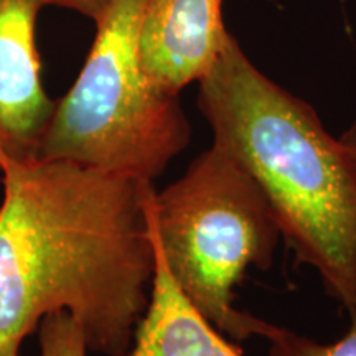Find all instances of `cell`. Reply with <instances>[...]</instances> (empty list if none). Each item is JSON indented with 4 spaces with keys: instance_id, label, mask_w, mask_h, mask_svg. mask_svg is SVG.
Here are the masks:
<instances>
[{
    "instance_id": "cell-1",
    "label": "cell",
    "mask_w": 356,
    "mask_h": 356,
    "mask_svg": "<svg viewBox=\"0 0 356 356\" xmlns=\"http://www.w3.org/2000/svg\"><path fill=\"white\" fill-rule=\"evenodd\" d=\"M0 356L55 312L88 348L126 356L150 302L152 181L68 162L0 155Z\"/></svg>"
},
{
    "instance_id": "cell-2",
    "label": "cell",
    "mask_w": 356,
    "mask_h": 356,
    "mask_svg": "<svg viewBox=\"0 0 356 356\" xmlns=\"http://www.w3.org/2000/svg\"><path fill=\"white\" fill-rule=\"evenodd\" d=\"M213 144L241 162L274 208L297 261L356 310V168L312 106L262 74L231 35L200 79Z\"/></svg>"
},
{
    "instance_id": "cell-3",
    "label": "cell",
    "mask_w": 356,
    "mask_h": 356,
    "mask_svg": "<svg viewBox=\"0 0 356 356\" xmlns=\"http://www.w3.org/2000/svg\"><path fill=\"white\" fill-rule=\"evenodd\" d=\"M168 274L186 302L222 335L266 338L274 323L238 310L234 287L249 267L273 266L282 231L256 178L213 144L185 175L149 200Z\"/></svg>"
},
{
    "instance_id": "cell-4",
    "label": "cell",
    "mask_w": 356,
    "mask_h": 356,
    "mask_svg": "<svg viewBox=\"0 0 356 356\" xmlns=\"http://www.w3.org/2000/svg\"><path fill=\"white\" fill-rule=\"evenodd\" d=\"M145 0H113L96 22L81 73L56 101L40 157L154 181L186 149L190 124L178 96L147 79L137 55Z\"/></svg>"
},
{
    "instance_id": "cell-5",
    "label": "cell",
    "mask_w": 356,
    "mask_h": 356,
    "mask_svg": "<svg viewBox=\"0 0 356 356\" xmlns=\"http://www.w3.org/2000/svg\"><path fill=\"white\" fill-rule=\"evenodd\" d=\"M229 37L221 0H145L137 29L140 68L155 88L178 96L213 68Z\"/></svg>"
},
{
    "instance_id": "cell-6",
    "label": "cell",
    "mask_w": 356,
    "mask_h": 356,
    "mask_svg": "<svg viewBox=\"0 0 356 356\" xmlns=\"http://www.w3.org/2000/svg\"><path fill=\"white\" fill-rule=\"evenodd\" d=\"M44 0H0V155L40 157L55 111L42 81L37 20Z\"/></svg>"
},
{
    "instance_id": "cell-7",
    "label": "cell",
    "mask_w": 356,
    "mask_h": 356,
    "mask_svg": "<svg viewBox=\"0 0 356 356\" xmlns=\"http://www.w3.org/2000/svg\"><path fill=\"white\" fill-rule=\"evenodd\" d=\"M154 248L150 302L126 356H243L186 302L173 284L155 241Z\"/></svg>"
},
{
    "instance_id": "cell-8",
    "label": "cell",
    "mask_w": 356,
    "mask_h": 356,
    "mask_svg": "<svg viewBox=\"0 0 356 356\" xmlns=\"http://www.w3.org/2000/svg\"><path fill=\"white\" fill-rule=\"evenodd\" d=\"M266 340L269 356H356V310L351 312L348 332L333 343H318L279 325H273Z\"/></svg>"
},
{
    "instance_id": "cell-9",
    "label": "cell",
    "mask_w": 356,
    "mask_h": 356,
    "mask_svg": "<svg viewBox=\"0 0 356 356\" xmlns=\"http://www.w3.org/2000/svg\"><path fill=\"white\" fill-rule=\"evenodd\" d=\"M40 356H86L81 327L68 312H55L40 322Z\"/></svg>"
},
{
    "instance_id": "cell-10",
    "label": "cell",
    "mask_w": 356,
    "mask_h": 356,
    "mask_svg": "<svg viewBox=\"0 0 356 356\" xmlns=\"http://www.w3.org/2000/svg\"><path fill=\"white\" fill-rule=\"evenodd\" d=\"M47 6H58L63 8H70L88 19L97 22L102 17V13L108 10L109 3L113 0H44Z\"/></svg>"
},
{
    "instance_id": "cell-11",
    "label": "cell",
    "mask_w": 356,
    "mask_h": 356,
    "mask_svg": "<svg viewBox=\"0 0 356 356\" xmlns=\"http://www.w3.org/2000/svg\"><path fill=\"white\" fill-rule=\"evenodd\" d=\"M340 142L343 144L351 163H353L356 168V124H353V126H351L348 131L340 137Z\"/></svg>"
}]
</instances>
